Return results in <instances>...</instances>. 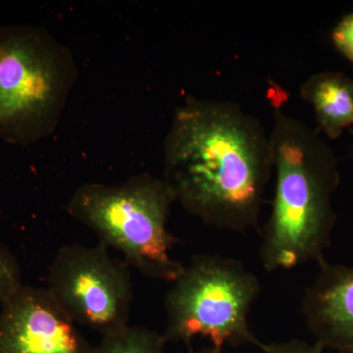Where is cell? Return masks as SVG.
<instances>
[{
  "label": "cell",
  "mask_w": 353,
  "mask_h": 353,
  "mask_svg": "<svg viewBox=\"0 0 353 353\" xmlns=\"http://www.w3.org/2000/svg\"><path fill=\"white\" fill-rule=\"evenodd\" d=\"M22 285L20 265L10 250L0 241V303L10 299Z\"/></svg>",
  "instance_id": "11"
},
{
  "label": "cell",
  "mask_w": 353,
  "mask_h": 353,
  "mask_svg": "<svg viewBox=\"0 0 353 353\" xmlns=\"http://www.w3.org/2000/svg\"><path fill=\"white\" fill-rule=\"evenodd\" d=\"M175 201L163 179L141 174L119 185L85 183L65 209L146 277L173 283L185 267L172 256L178 240L167 228Z\"/></svg>",
  "instance_id": "3"
},
{
  "label": "cell",
  "mask_w": 353,
  "mask_h": 353,
  "mask_svg": "<svg viewBox=\"0 0 353 353\" xmlns=\"http://www.w3.org/2000/svg\"><path fill=\"white\" fill-rule=\"evenodd\" d=\"M108 246L69 245L51 262L46 290L71 321L101 333L127 326L134 292L128 264Z\"/></svg>",
  "instance_id": "6"
},
{
  "label": "cell",
  "mask_w": 353,
  "mask_h": 353,
  "mask_svg": "<svg viewBox=\"0 0 353 353\" xmlns=\"http://www.w3.org/2000/svg\"><path fill=\"white\" fill-rule=\"evenodd\" d=\"M190 353H225L222 348H217L215 347H209L199 350V352H194V350H190Z\"/></svg>",
  "instance_id": "14"
},
{
  "label": "cell",
  "mask_w": 353,
  "mask_h": 353,
  "mask_svg": "<svg viewBox=\"0 0 353 353\" xmlns=\"http://www.w3.org/2000/svg\"><path fill=\"white\" fill-rule=\"evenodd\" d=\"M259 278L240 260L215 254L196 255L173 282L165 297L167 343H182L192 350L202 336L224 348L265 343L250 328L248 315L259 299Z\"/></svg>",
  "instance_id": "5"
},
{
  "label": "cell",
  "mask_w": 353,
  "mask_h": 353,
  "mask_svg": "<svg viewBox=\"0 0 353 353\" xmlns=\"http://www.w3.org/2000/svg\"><path fill=\"white\" fill-rule=\"evenodd\" d=\"M304 101L314 109L318 126L329 139L340 138L353 125V79L340 72L309 77L299 88Z\"/></svg>",
  "instance_id": "9"
},
{
  "label": "cell",
  "mask_w": 353,
  "mask_h": 353,
  "mask_svg": "<svg viewBox=\"0 0 353 353\" xmlns=\"http://www.w3.org/2000/svg\"><path fill=\"white\" fill-rule=\"evenodd\" d=\"M336 353H353V350H348V352H336Z\"/></svg>",
  "instance_id": "15"
},
{
  "label": "cell",
  "mask_w": 353,
  "mask_h": 353,
  "mask_svg": "<svg viewBox=\"0 0 353 353\" xmlns=\"http://www.w3.org/2000/svg\"><path fill=\"white\" fill-rule=\"evenodd\" d=\"M324 348L319 343H309L301 340L280 341L265 343L262 353H324Z\"/></svg>",
  "instance_id": "13"
},
{
  "label": "cell",
  "mask_w": 353,
  "mask_h": 353,
  "mask_svg": "<svg viewBox=\"0 0 353 353\" xmlns=\"http://www.w3.org/2000/svg\"><path fill=\"white\" fill-rule=\"evenodd\" d=\"M318 266L301 301L306 326L324 350H353V267L326 260Z\"/></svg>",
  "instance_id": "8"
},
{
  "label": "cell",
  "mask_w": 353,
  "mask_h": 353,
  "mask_svg": "<svg viewBox=\"0 0 353 353\" xmlns=\"http://www.w3.org/2000/svg\"><path fill=\"white\" fill-rule=\"evenodd\" d=\"M270 134L276 190L262 232L260 259L267 271L325 261L336 216L333 196L340 185L338 159L319 132L285 113L284 90L272 83Z\"/></svg>",
  "instance_id": "2"
},
{
  "label": "cell",
  "mask_w": 353,
  "mask_h": 353,
  "mask_svg": "<svg viewBox=\"0 0 353 353\" xmlns=\"http://www.w3.org/2000/svg\"><path fill=\"white\" fill-rule=\"evenodd\" d=\"M331 38L336 50L353 63V13L341 18L332 32Z\"/></svg>",
  "instance_id": "12"
},
{
  "label": "cell",
  "mask_w": 353,
  "mask_h": 353,
  "mask_svg": "<svg viewBox=\"0 0 353 353\" xmlns=\"http://www.w3.org/2000/svg\"><path fill=\"white\" fill-rule=\"evenodd\" d=\"M163 176L188 212L234 233L259 225L273 172L270 134L231 101L188 97L164 141Z\"/></svg>",
  "instance_id": "1"
},
{
  "label": "cell",
  "mask_w": 353,
  "mask_h": 353,
  "mask_svg": "<svg viewBox=\"0 0 353 353\" xmlns=\"http://www.w3.org/2000/svg\"><path fill=\"white\" fill-rule=\"evenodd\" d=\"M163 334L138 326H127L102 336L97 353H165Z\"/></svg>",
  "instance_id": "10"
},
{
  "label": "cell",
  "mask_w": 353,
  "mask_h": 353,
  "mask_svg": "<svg viewBox=\"0 0 353 353\" xmlns=\"http://www.w3.org/2000/svg\"><path fill=\"white\" fill-rule=\"evenodd\" d=\"M78 77L75 58L43 28L0 29V139L29 145L57 129Z\"/></svg>",
  "instance_id": "4"
},
{
  "label": "cell",
  "mask_w": 353,
  "mask_h": 353,
  "mask_svg": "<svg viewBox=\"0 0 353 353\" xmlns=\"http://www.w3.org/2000/svg\"><path fill=\"white\" fill-rule=\"evenodd\" d=\"M0 353H97L46 288L22 285L1 303Z\"/></svg>",
  "instance_id": "7"
}]
</instances>
